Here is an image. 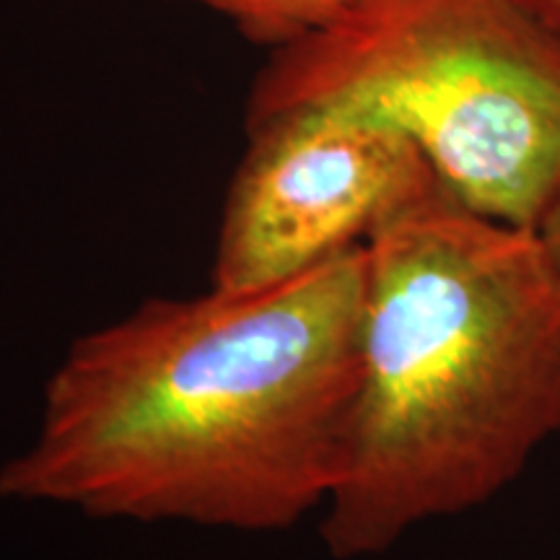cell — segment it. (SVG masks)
Wrapping results in <instances>:
<instances>
[{
    "label": "cell",
    "instance_id": "cell-1",
    "mask_svg": "<svg viewBox=\"0 0 560 560\" xmlns=\"http://www.w3.org/2000/svg\"><path fill=\"white\" fill-rule=\"evenodd\" d=\"M366 244L257 291L149 299L70 342L0 499L280 532L325 506L361 380Z\"/></svg>",
    "mask_w": 560,
    "mask_h": 560
},
{
    "label": "cell",
    "instance_id": "cell-2",
    "mask_svg": "<svg viewBox=\"0 0 560 560\" xmlns=\"http://www.w3.org/2000/svg\"><path fill=\"white\" fill-rule=\"evenodd\" d=\"M560 433V265L439 187L366 242L361 380L319 535L374 558L506 490Z\"/></svg>",
    "mask_w": 560,
    "mask_h": 560
},
{
    "label": "cell",
    "instance_id": "cell-3",
    "mask_svg": "<svg viewBox=\"0 0 560 560\" xmlns=\"http://www.w3.org/2000/svg\"><path fill=\"white\" fill-rule=\"evenodd\" d=\"M332 109L400 132L462 206L537 229L560 187V37L520 0H353L270 50L244 128Z\"/></svg>",
    "mask_w": 560,
    "mask_h": 560
},
{
    "label": "cell",
    "instance_id": "cell-4",
    "mask_svg": "<svg viewBox=\"0 0 560 560\" xmlns=\"http://www.w3.org/2000/svg\"><path fill=\"white\" fill-rule=\"evenodd\" d=\"M247 130L215 240L210 289L257 291L361 247L439 187L416 145L332 109H293Z\"/></svg>",
    "mask_w": 560,
    "mask_h": 560
},
{
    "label": "cell",
    "instance_id": "cell-5",
    "mask_svg": "<svg viewBox=\"0 0 560 560\" xmlns=\"http://www.w3.org/2000/svg\"><path fill=\"white\" fill-rule=\"evenodd\" d=\"M219 13L252 45L268 50L291 45L340 16L353 0H182Z\"/></svg>",
    "mask_w": 560,
    "mask_h": 560
},
{
    "label": "cell",
    "instance_id": "cell-6",
    "mask_svg": "<svg viewBox=\"0 0 560 560\" xmlns=\"http://www.w3.org/2000/svg\"><path fill=\"white\" fill-rule=\"evenodd\" d=\"M537 234L542 236V242L548 244L550 255L556 257V262L560 265V187H558L556 198L550 200L548 210H545L540 226H537Z\"/></svg>",
    "mask_w": 560,
    "mask_h": 560
},
{
    "label": "cell",
    "instance_id": "cell-7",
    "mask_svg": "<svg viewBox=\"0 0 560 560\" xmlns=\"http://www.w3.org/2000/svg\"><path fill=\"white\" fill-rule=\"evenodd\" d=\"M537 21H542L552 34L560 37V0H520Z\"/></svg>",
    "mask_w": 560,
    "mask_h": 560
}]
</instances>
